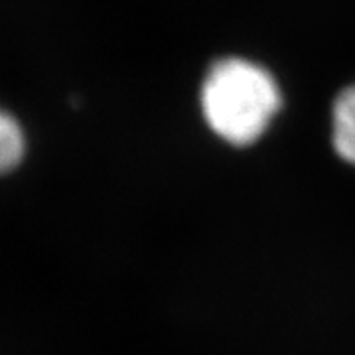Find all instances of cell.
I'll return each mask as SVG.
<instances>
[{
	"instance_id": "obj_3",
	"label": "cell",
	"mask_w": 355,
	"mask_h": 355,
	"mask_svg": "<svg viewBox=\"0 0 355 355\" xmlns=\"http://www.w3.org/2000/svg\"><path fill=\"white\" fill-rule=\"evenodd\" d=\"M24 135L10 114L0 111V172H6L22 160Z\"/></svg>"
},
{
	"instance_id": "obj_2",
	"label": "cell",
	"mask_w": 355,
	"mask_h": 355,
	"mask_svg": "<svg viewBox=\"0 0 355 355\" xmlns=\"http://www.w3.org/2000/svg\"><path fill=\"white\" fill-rule=\"evenodd\" d=\"M330 140L336 156L355 168V85L343 89L331 107Z\"/></svg>"
},
{
	"instance_id": "obj_1",
	"label": "cell",
	"mask_w": 355,
	"mask_h": 355,
	"mask_svg": "<svg viewBox=\"0 0 355 355\" xmlns=\"http://www.w3.org/2000/svg\"><path fill=\"white\" fill-rule=\"evenodd\" d=\"M200 101L203 121L217 139L247 148L265 137L282 97L277 81L263 67L229 58L209 69Z\"/></svg>"
}]
</instances>
